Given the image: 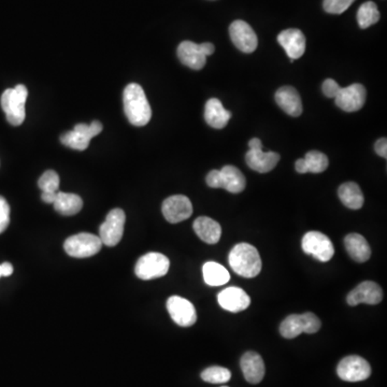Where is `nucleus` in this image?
I'll return each instance as SVG.
<instances>
[{
	"label": "nucleus",
	"instance_id": "f257e3e1",
	"mask_svg": "<svg viewBox=\"0 0 387 387\" xmlns=\"http://www.w3.org/2000/svg\"><path fill=\"white\" fill-rule=\"evenodd\" d=\"M124 111L130 124L137 127L147 125L152 118V110L143 87L137 83L126 86L123 95Z\"/></svg>",
	"mask_w": 387,
	"mask_h": 387
},
{
	"label": "nucleus",
	"instance_id": "f03ea898",
	"mask_svg": "<svg viewBox=\"0 0 387 387\" xmlns=\"http://www.w3.org/2000/svg\"><path fill=\"white\" fill-rule=\"evenodd\" d=\"M231 269L243 278H255L262 270V260L255 247L249 243L235 245L228 256Z\"/></svg>",
	"mask_w": 387,
	"mask_h": 387
},
{
	"label": "nucleus",
	"instance_id": "7ed1b4c3",
	"mask_svg": "<svg viewBox=\"0 0 387 387\" xmlns=\"http://www.w3.org/2000/svg\"><path fill=\"white\" fill-rule=\"evenodd\" d=\"M28 90L23 84L14 89H8L1 96V108L5 111L8 122L12 126L22 125L26 116L25 103L28 101Z\"/></svg>",
	"mask_w": 387,
	"mask_h": 387
},
{
	"label": "nucleus",
	"instance_id": "20e7f679",
	"mask_svg": "<svg viewBox=\"0 0 387 387\" xmlns=\"http://www.w3.org/2000/svg\"><path fill=\"white\" fill-rule=\"evenodd\" d=\"M319 317L311 312L304 314H293L280 325V333L285 339H294L302 333H315L321 328Z\"/></svg>",
	"mask_w": 387,
	"mask_h": 387
},
{
	"label": "nucleus",
	"instance_id": "39448f33",
	"mask_svg": "<svg viewBox=\"0 0 387 387\" xmlns=\"http://www.w3.org/2000/svg\"><path fill=\"white\" fill-rule=\"evenodd\" d=\"M169 260L164 254L151 252L138 260L135 272L139 279L147 281L164 277L169 271Z\"/></svg>",
	"mask_w": 387,
	"mask_h": 387
},
{
	"label": "nucleus",
	"instance_id": "423d86ee",
	"mask_svg": "<svg viewBox=\"0 0 387 387\" xmlns=\"http://www.w3.org/2000/svg\"><path fill=\"white\" fill-rule=\"evenodd\" d=\"M103 247L101 238L93 233H81L72 236L64 243L67 254L72 258H92L99 253Z\"/></svg>",
	"mask_w": 387,
	"mask_h": 387
},
{
	"label": "nucleus",
	"instance_id": "0eeeda50",
	"mask_svg": "<svg viewBox=\"0 0 387 387\" xmlns=\"http://www.w3.org/2000/svg\"><path fill=\"white\" fill-rule=\"evenodd\" d=\"M125 212L122 209H113L105 218V221L99 228V238L103 244L107 247H116L118 244L124 233L125 225Z\"/></svg>",
	"mask_w": 387,
	"mask_h": 387
},
{
	"label": "nucleus",
	"instance_id": "6e6552de",
	"mask_svg": "<svg viewBox=\"0 0 387 387\" xmlns=\"http://www.w3.org/2000/svg\"><path fill=\"white\" fill-rule=\"evenodd\" d=\"M302 250L322 262H329L335 254L333 242L326 235L320 231H309L302 241Z\"/></svg>",
	"mask_w": 387,
	"mask_h": 387
},
{
	"label": "nucleus",
	"instance_id": "1a4fd4ad",
	"mask_svg": "<svg viewBox=\"0 0 387 387\" xmlns=\"http://www.w3.org/2000/svg\"><path fill=\"white\" fill-rule=\"evenodd\" d=\"M341 380L346 382H360L367 380L371 375V367L367 360L357 355L343 358L337 367Z\"/></svg>",
	"mask_w": 387,
	"mask_h": 387
},
{
	"label": "nucleus",
	"instance_id": "9d476101",
	"mask_svg": "<svg viewBox=\"0 0 387 387\" xmlns=\"http://www.w3.org/2000/svg\"><path fill=\"white\" fill-rule=\"evenodd\" d=\"M167 310L174 323L181 327L193 326L197 321L195 306L187 299L171 296L167 300Z\"/></svg>",
	"mask_w": 387,
	"mask_h": 387
},
{
	"label": "nucleus",
	"instance_id": "9b49d317",
	"mask_svg": "<svg viewBox=\"0 0 387 387\" xmlns=\"http://www.w3.org/2000/svg\"><path fill=\"white\" fill-rule=\"evenodd\" d=\"M162 211L167 221L171 224H178L191 218L193 214V206L187 196L174 195L168 197L163 202Z\"/></svg>",
	"mask_w": 387,
	"mask_h": 387
},
{
	"label": "nucleus",
	"instance_id": "f8f14e48",
	"mask_svg": "<svg viewBox=\"0 0 387 387\" xmlns=\"http://www.w3.org/2000/svg\"><path fill=\"white\" fill-rule=\"evenodd\" d=\"M336 105L346 112H355L365 105L367 91L363 84L355 83L348 87H341L336 96Z\"/></svg>",
	"mask_w": 387,
	"mask_h": 387
},
{
	"label": "nucleus",
	"instance_id": "ddd939ff",
	"mask_svg": "<svg viewBox=\"0 0 387 387\" xmlns=\"http://www.w3.org/2000/svg\"><path fill=\"white\" fill-rule=\"evenodd\" d=\"M229 34L235 47L243 53H253L258 49V36L244 21L238 20L231 23Z\"/></svg>",
	"mask_w": 387,
	"mask_h": 387
},
{
	"label": "nucleus",
	"instance_id": "4468645a",
	"mask_svg": "<svg viewBox=\"0 0 387 387\" xmlns=\"http://www.w3.org/2000/svg\"><path fill=\"white\" fill-rule=\"evenodd\" d=\"M382 298L383 291L380 285L371 281H366L360 283L348 295L346 302L352 306L360 304H377L382 302Z\"/></svg>",
	"mask_w": 387,
	"mask_h": 387
},
{
	"label": "nucleus",
	"instance_id": "2eb2a0df",
	"mask_svg": "<svg viewBox=\"0 0 387 387\" xmlns=\"http://www.w3.org/2000/svg\"><path fill=\"white\" fill-rule=\"evenodd\" d=\"M278 42L285 50L291 61L300 59L306 52V37L302 30L289 28L283 30L278 36Z\"/></svg>",
	"mask_w": 387,
	"mask_h": 387
},
{
	"label": "nucleus",
	"instance_id": "dca6fc26",
	"mask_svg": "<svg viewBox=\"0 0 387 387\" xmlns=\"http://www.w3.org/2000/svg\"><path fill=\"white\" fill-rule=\"evenodd\" d=\"M218 304L226 311L238 313L248 309L251 304L249 295L240 287L231 286L218 295Z\"/></svg>",
	"mask_w": 387,
	"mask_h": 387
},
{
	"label": "nucleus",
	"instance_id": "f3484780",
	"mask_svg": "<svg viewBox=\"0 0 387 387\" xmlns=\"http://www.w3.org/2000/svg\"><path fill=\"white\" fill-rule=\"evenodd\" d=\"M240 366L245 380L251 384H258L265 377V364L256 352H247L241 357Z\"/></svg>",
	"mask_w": 387,
	"mask_h": 387
},
{
	"label": "nucleus",
	"instance_id": "a211bd4d",
	"mask_svg": "<svg viewBox=\"0 0 387 387\" xmlns=\"http://www.w3.org/2000/svg\"><path fill=\"white\" fill-rule=\"evenodd\" d=\"M275 101L280 108L282 109L289 116H302V101L298 92L293 86H282L275 93Z\"/></svg>",
	"mask_w": 387,
	"mask_h": 387
},
{
	"label": "nucleus",
	"instance_id": "6ab92c4d",
	"mask_svg": "<svg viewBox=\"0 0 387 387\" xmlns=\"http://www.w3.org/2000/svg\"><path fill=\"white\" fill-rule=\"evenodd\" d=\"M178 56L182 64L193 70H200L206 66L207 56L202 53L200 45L195 42H181L178 48Z\"/></svg>",
	"mask_w": 387,
	"mask_h": 387
},
{
	"label": "nucleus",
	"instance_id": "aec40b11",
	"mask_svg": "<svg viewBox=\"0 0 387 387\" xmlns=\"http://www.w3.org/2000/svg\"><path fill=\"white\" fill-rule=\"evenodd\" d=\"M247 164L251 169L260 174H267L275 169L280 160V155L275 152H264L262 149H249L245 155Z\"/></svg>",
	"mask_w": 387,
	"mask_h": 387
},
{
	"label": "nucleus",
	"instance_id": "412c9836",
	"mask_svg": "<svg viewBox=\"0 0 387 387\" xmlns=\"http://www.w3.org/2000/svg\"><path fill=\"white\" fill-rule=\"evenodd\" d=\"M231 111L226 110L223 103L216 98H211L207 101L205 108V120L208 125L216 129H223L231 120Z\"/></svg>",
	"mask_w": 387,
	"mask_h": 387
},
{
	"label": "nucleus",
	"instance_id": "4be33fe9",
	"mask_svg": "<svg viewBox=\"0 0 387 387\" xmlns=\"http://www.w3.org/2000/svg\"><path fill=\"white\" fill-rule=\"evenodd\" d=\"M193 231L199 238L209 244H216L222 237V227L208 216H200L193 222Z\"/></svg>",
	"mask_w": 387,
	"mask_h": 387
},
{
	"label": "nucleus",
	"instance_id": "5701e85b",
	"mask_svg": "<svg viewBox=\"0 0 387 387\" xmlns=\"http://www.w3.org/2000/svg\"><path fill=\"white\" fill-rule=\"evenodd\" d=\"M344 245L351 258L357 262H366L371 256L367 240L359 233H350L344 239Z\"/></svg>",
	"mask_w": 387,
	"mask_h": 387
},
{
	"label": "nucleus",
	"instance_id": "b1692460",
	"mask_svg": "<svg viewBox=\"0 0 387 387\" xmlns=\"http://www.w3.org/2000/svg\"><path fill=\"white\" fill-rule=\"evenodd\" d=\"M220 172H221L222 189H225L226 191L233 193H239L244 191L247 180L237 167L228 165L223 167Z\"/></svg>",
	"mask_w": 387,
	"mask_h": 387
},
{
	"label": "nucleus",
	"instance_id": "393cba45",
	"mask_svg": "<svg viewBox=\"0 0 387 387\" xmlns=\"http://www.w3.org/2000/svg\"><path fill=\"white\" fill-rule=\"evenodd\" d=\"M338 195L342 204L346 208L352 209V210H358L364 206V202H365L363 191L360 189L359 185L354 182L343 183L339 187Z\"/></svg>",
	"mask_w": 387,
	"mask_h": 387
},
{
	"label": "nucleus",
	"instance_id": "a878e982",
	"mask_svg": "<svg viewBox=\"0 0 387 387\" xmlns=\"http://www.w3.org/2000/svg\"><path fill=\"white\" fill-rule=\"evenodd\" d=\"M55 210L61 216H76L83 207L82 198L76 193H63L57 191L56 199L54 204Z\"/></svg>",
	"mask_w": 387,
	"mask_h": 387
},
{
	"label": "nucleus",
	"instance_id": "bb28decb",
	"mask_svg": "<svg viewBox=\"0 0 387 387\" xmlns=\"http://www.w3.org/2000/svg\"><path fill=\"white\" fill-rule=\"evenodd\" d=\"M205 282L210 286H222L231 280V275L224 266L216 262H208L202 267Z\"/></svg>",
	"mask_w": 387,
	"mask_h": 387
},
{
	"label": "nucleus",
	"instance_id": "cd10ccee",
	"mask_svg": "<svg viewBox=\"0 0 387 387\" xmlns=\"http://www.w3.org/2000/svg\"><path fill=\"white\" fill-rule=\"evenodd\" d=\"M380 11L373 1H367L360 6L357 12V22L360 28L366 30L380 20Z\"/></svg>",
	"mask_w": 387,
	"mask_h": 387
},
{
	"label": "nucleus",
	"instance_id": "c85d7f7f",
	"mask_svg": "<svg viewBox=\"0 0 387 387\" xmlns=\"http://www.w3.org/2000/svg\"><path fill=\"white\" fill-rule=\"evenodd\" d=\"M304 160L308 167V172L312 174H321L328 168V157L319 151H310L306 153Z\"/></svg>",
	"mask_w": 387,
	"mask_h": 387
},
{
	"label": "nucleus",
	"instance_id": "c756f323",
	"mask_svg": "<svg viewBox=\"0 0 387 387\" xmlns=\"http://www.w3.org/2000/svg\"><path fill=\"white\" fill-rule=\"evenodd\" d=\"M231 371L226 368L218 367V366L207 368L206 370L201 373V379L205 382L211 383V384H222V383L228 382L231 380Z\"/></svg>",
	"mask_w": 387,
	"mask_h": 387
},
{
	"label": "nucleus",
	"instance_id": "7c9ffc66",
	"mask_svg": "<svg viewBox=\"0 0 387 387\" xmlns=\"http://www.w3.org/2000/svg\"><path fill=\"white\" fill-rule=\"evenodd\" d=\"M61 141L63 145L70 147V149L84 151V149L89 147L90 141H91V140L84 137L83 135L78 133L76 130H72V132H68V133H65L64 135H61Z\"/></svg>",
	"mask_w": 387,
	"mask_h": 387
},
{
	"label": "nucleus",
	"instance_id": "2f4dec72",
	"mask_svg": "<svg viewBox=\"0 0 387 387\" xmlns=\"http://www.w3.org/2000/svg\"><path fill=\"white\" fill-rule=\"evenodd\" d=\"M38 187L42 191H51L57 193L59 189V177L53 170H48L42 174L38 181Z\"/></svg>",
	"mask_w": 387,
	"mask_h": 387
},
{
	"label": "nucleus",
	"instance_id": "473e14b6",
	"mask_svg": "<svg viewBox=\"0 0 387 387\" xmlns=\"http://www.w3.org/2000/svg\"><path fill=\"white\" fill-rule=\"evenodd\" d=\"M354 1L355 0H324V10L331 14H341L346 12Z\"/></svg>",
	"mask_w": 387,
	"mask_h": 387
},
{
	"label": "nucleus",
	"instance_id": "72a5a7b5",
	"mask_svg": "<svg viewBox=\"0 0 387 387\" xmlns=\"http://www.w3.org/2000/svg\"><path fill=\"white\" fill-rule=\"evenodd\" d=\"M74 130L78 132V133L83 135L84 137L87 138V139L91 140L92 138L96 137V136L99 135L103 130V124L98 121H94L91 124H78V125L74 126Z\"/></svg>",
	"mask_w": 387,
	"mask_h": 387
},
{
	"label": "nucleus",
	"instance_id": "f704fd0d",
	"mask_svg": "<svg viewBox=\"0 0 387 387\" xmlns=\"http://www.w3.org/2000/svg\"><path fill=\"white\" fill-rule=\"evenodd\" d=\"M10 224V206L3 196H0V233L7 229Z\"/></svg>",
	"mask_w": 387,
	"mask_h": 387
},
{
	"label": "nucleus",
	"instance_id": "c9c22d12",
	"mask_svg": "<svg viewBox=\"0 0 387 387\" xmlns=\"http://www.w3.org/2000/svg\"><path fill=\"white\" fill-rule=\"evenodd\" d=\"M322 90H323L324 95L326 96V97L336 98V96L340 92L341 86L333 79H327V80L324 81Z\"/></svg>",
	"mask_w": 387,
	"mask_h": 387
},
{
	"label": "nucleus",
	"instance_id": "e433bc0d",
	"mask_svg": "<svg viewBox=\"0 0 387 387\" xmlns=\"http://www.w3.org/2000/svg\"><path fill=\"white\" fill-rule=\"evenodd\" d=\"M207 184L211 189H222L221 172L220 170H211L207 176Z\"/></svg>",
	"mask_w": 387,
	"mask_h": 387
},
{
	"label": "nucleus",
	"instance_id": "4c0bfd02",
	"mask_svg": "<svg viewBox=\"0 0 387 387\" xmlns=\"http://www.w3.org/2000/svg\"><path fill=\"white\" fill-rule=\"evenodd\" d=\"M375 152L379 156L387 157V140L386 138H381L377 140L375 145Z\"/></svg>",
	"mask_w": 387,
	"mask_h": 387
},
{
	"label": "nucleus",
	"instance_id": "58836bf2",
	"mask_svg": "<svg viewBox=\"0 0 387 387\" xmlns=\"http://www.w3.org/2000/svg\"><path fill=\"white\" fill-rule=\"evenodd\" d=\"M0 271H1V277H9L13 273V266L10 262H3L0 265Z\"/></svg>",
	"mask_w": 387,
	"mask_h": 387
},
{
	"label": "nucleus",
	"instance_id": "ea45409f",
	"mask_svg": "<svg viewBox=\"0 0 387 387\" xmlns=\"http://www.w3.org/2000/svg\"><path fill=\"white\" fill-rule=\"evenodd\" d=\"M57 193H51V191H42L41 199L47 202V204H54L56 199Z\"/></svg>",
	"mask_w": 387,
	"mask_h": 387
},
{
	"label": "nucleus",
	"instance_id": "a19ab883",
	"mask_svg": "<svg viewBox=\"0 0 387 387\" xmlns=\"http://www.w3.org/2000/svg\"><path fill=\"white\" fill-rule=\"evenodd\" d=\"M201 50H202V53L206 55L207 57L210 56V55L213 54L214 51H216V48L210 42H205V43H201Z\"/></svg>",
	"mask_w": 387,
	"mask_h": 387
},
{
	"label": "nucleus",
	"instance_id": "79ce46f5",
	"mask_svg": "<svg viewBox=\"0 0 387 387\" xmlns=\"http://www.w3.org/2000/svg\"><path fill=\"white\" fill-rule=\"evenodd\" d=\"M295 168H296V171L298 174H306L308 172V167H306L304 158H300V160H297L296 164H295Z\"/></svg>",
	"mask_w": 387,
	"mask_h": 387
},
{
	"label": "nucleus",
	"instance_id": "37998d69",
	"mask_svg": "<svg viewBox=\"0 0 387 387\" xmlns=\"http://www.w3.org/2000/svg\"><path fill=\"white\" fill-rule=\"evenodd\" d=\"M250 149H262V143L258 138H253L249 143Z\"/></svg>",
	"mask_w": 387,
	"mask_h": 387
},
{
	"label": "nucleus",
	"instance_id": "c03bdc74",
	"mask_svg": "<svg viewBox=\"0 0 387 387\" xmlns=\"http://www.w3.org/2000/svg\"><path fill=\"white\" fill-rule=\"evenodd\" d=\"M0 277H1V271H0Z\"/></svg>",
	"mask_w": 387,
	"mask_h": 387
},
{
	"label": "nucleus",
	"instance_id": "a18cd8bd",
	"mask_svg": "<svg viewBox=\"0 0 387 387\" xmlns=\"http://www.w3.org/2000/svg\"><path fill=\"white\" fill-rule=\"evenodd\" d=\"M223 387H227V386H223Z\"/></svg>",
	"mask_w": 387,
	"mask_h": 387
}]
</instances>
